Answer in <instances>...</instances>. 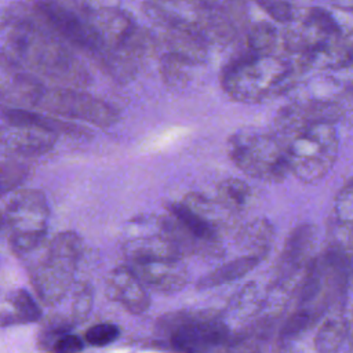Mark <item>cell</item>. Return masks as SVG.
Returning a JSON list of instances; mask_svg holds the SVG:
<instances>
[{
  "mask_svg": "<svg viewBox=\"0 0 353 353\" xmlns=\"http://www.w3.org/2000/svg\"><path fill=\"white\" fill-rule=\"evenodd\" d=\"M36 109L50 114L84 121L97 127H109L119 120L117 110L108 102L72 87H44Z\"/></svg>",
  "mask_w": 353,
  "mask_h": 353,
  "instance_id": "ba28073f",
  "label": "cell"
},
{
  "mask_svg": "<svg viewBox=\"0 0 353 353\" xmlns=\"http://www.w3.org/2000/svg\"><path fill=\"white\" fill-rule=\"evenodd\" d=\"M8 46L17 61L32 73L52 80L62 87L81 88L90 84V74L77 58L51 33L32 25H17Z\"/></svg>",
  "mask_w": 353,
  "mask_h": 353,
  "instance_id": "3957f363",
  "label": "cell"
},
{
  "mask_svg": "<svg viewBox=\"0 0 353 353\" xmlns=\"http://www.w3.org/2000/svg\"><path fill=\"white\" fill-rule=\"evenodd\" d=\"M190 63H188L186 61L178 58L176 55L168 52L165 54V57L161 61V76L163 80L168 84V85H182L186 79H188V73H186V66H189Z\"/></svg>",
  "mask_w": 353,
  "mask_h": 353,
  "instance_id": "4316f807",
  "label": "cell"
},
{
  "mask_svg": "<svg viewBox=\"0 0 353 353\" xmlns=\"http://www.w3.org/2000/svg\"><path fill=\"white\" fill-rule=\"evenodd\" d=\"M120 336V328L112 323H99L90 327L84 334L85 343L97 347H103L113 343Z\"/></svg>",
  "mask_w": 353,
  "mask_h": 353,
  "instance_id": "83f0119b",
  "label": "cell"
},
{
  "mask_svg": "<svg viewBox=\"0 0 353 353\" xmlns=\"http://www.w3.org/2000/svg\"><path fill=\"white\" fill-rule=\"evenodd\" d=\"M301 73L296 59L284 50L268 54L245 50L225 65L221 85L233 101L258 103L290 91Z\"/></svg>",
  "mask_w": 353,
  "mask_h": 353,
  "instance_id": "7a4b0ae2",
  "label": "cell"
},
{
  "mask_svg": "<svg viewBox=\"0 0 353 353\" xmlns=\"http://www.w3.org/2000/svg\"><path fill=\"white\" fill-rule=\"evenodd\" d=\"M44 87L36 74L0 55V101L6 105L34 108Z\"/></svg>",
  "mask_w": 353,
  "mask_h": 353,
  "instance_id": "5bb4252c",
  "label": "cell"
},
{
  "mask_svg": "<svg viewBox=\"0 0 353 353\" xmlns=\"http://www.w3.org/2000/svg\"><path fill=\"white\" fill-rule=\"evenodd\" d=\"M141 232L134 233L123 244L125 256L130 261L154 258H182V252L165 230L161 216H145L134 219Z\"/></svg>",
  "mask_w": 353,
  "mask_h": 353,
  "instance_id": "8fae6325",
  "label": "cell"
},
{
  "mask_svg": "<svg viewBox=\"0 0 353 353\" xmlns=\"http://www.w3.org/2000/svg\"><path fill=\"white\" fill-rule=\"evenodd\" d=\"M145 287L161 292L174 294L188 283V270L182 258H154L130 261L127 265Z\"/></svg>",
  "mask_w": 353,
  "mask_h": 353,
  "instance_id": "7c38bea8",
  "label": "cell"
},
{
  "mask_svg": "<svg viewBox=\"0 0 353 353\" xmlns=\"http://www.w3.org/2000/svg\"><path fill=\"white\" fill-rule=\"evenodd\" d=\"M40 18L61 39L91 54L112 74L116 70V61L106 50L101 37L85 18L79 17L72 10L54 1H40L36 4Z\"/></svg>",
  "mask_w": 353,
  "mask_h": 353,
  "instance_id": "9c48e42d",
  "label": "cell"
},
{
  "mask_svg": "<svg viewBox=\"0 0 353 353\" xmlns=\"http://www.w3.org/2000/svg\"><path fill=\"white\" fill-rule=\"evenodd\" d=\"M58 135L43 128L4 121L0 124V154L30 157L50 152Z\"/></svg>",
  "mask_w": 353,
  "mask_h": 353,
  "instance_id": "4fadbf2b",
  "label": "cell"
},
{
  "mask_svg": "<svg viewBox=\"0 0 353 353\" xmlns=\"http://www.w3.org/2000/svg\"><path fill=\"white\" fill-rule=\"evenodd\" d=\"M317 230L312 223H301L285 240L273 277L272 290L280 295H288L299 285L310 262L314 259Z\"/></svg>",
  "mask_w": 353,
  "mask_h": 353,
  "instance_id": "30bf717a",
  "label": "cell"
},
{
  "mask_svg": "<svg viewBox=\"0 0 353 353\" xmlns=\"http://www.w3.org/2000/svg\"><path fill=\"white\" fill-rule=\"evenodd\" d=\"M274 240V229L272 223L263 218L245 223L237 234V244L244 254L256 255L265 259Z\"/></svg>",
  "mask_w": 353,
  "mask_h": 353,
  "instance_id": "44dd1931",
  "label": "cell"
},
{
  "mask_svg": "<svg viewBox=\"0 0 353 353\" xmlns=\"http://www.w3.org/2000/svg\"><path fill=\"white\" fill-rule=\"evenodd\" d=\"M272 131L283 148L290 174L301 182L316 183L334 167L339 150L335 123L302 117L288 103L276 114Z\"/></svg>",
  "mask_w": 353,
  "mask_h": 353,
  "instance_id": "6da1fadb",
  "label": "cell"
},
{
  "mask_svg": "<svg viewBox=\"0 0 353 353\" xmlns=\"http://www.w3.org/2000/svg\"><path fill=\"white\" fill-rule=\"evenodd\" d=\"M6 229L15 255H29L39 250L47 236L50 207L39 189H18L7 203Z\"/></svg>",
  "mask_w": 353,
  "mask_h": 353,
  "instance_id": "52a82bcc",
  "label": "cell"
},
{
  "mask_svg": "<svg viewBox=\"0 0 353 353\" xmlns=\"http://www.w3.org/2000/svg\"><path fill=\"white\" fill-rule=\"evenodd\" d=\"M228 154L247 176L279 183L290 174L283 148L273 131L243 128L228 139Z\"/></svg>",
  "mask_w": 353,
  "mask_h": 353,
  "instance_id": "8992f818",
  "label": "cell"
},
{
  "mask_svg": "<svg viewBox=\"0 0 353 353\" xmlns=\"http://www.w3.org/2000/svg\"><path fill=\"white\" fill-rule=\"evenodd\" d=\"M157 331L167 336L170 347L179 352H208L226 349L232 331L221 313L208 310H178L157 320Z\"/></svg>",
  "mask_w": 353,
  "mask_h": 353,
  "instance_id": "5b68a950",
  "label": "cell"
},
{
  "mask_svg": "<svg viewBox=\"0 0 353 353\" xmlns=\"http://www.w3.org/2000/svg\"><path fill=\"white\" fill-rule=\"evenodd\" d=\"M0 120L43 128L57 135H69L76 138L91 137V130L84 125H80L77 123H69L54 114L32 112L18 106L0 105Z\"/></svg>",
  "mask_w": 353,
  "mask_h": 353,
  "instance_id": "2e32d148",
  "label": "cell"
},
{
  "mask_svg": "<svg viewBox=\"0 0 353 353\" xmlns=\"http://www.w3.org/2000/svg\"><path fill=\"white\" fill-rule=\"evenodd\" d=\"M218 201L228 211H243L252 200L250 185L239 178H226L216 186Z\"/></svg>",
  "mask_w": 353,
  "mask_h": 353,
  "instance_id": "7402d4cb",
  "label": "cell"
},
{
  "mask_svg": "<svg viewBox=\"0 0 353 353\" xmlns=\"http://www.w3.org/2000/svg\"><path fill=\"white\" fill-rule=\"evenodd\" d=\"M92 307V290L87 283L79 284V287L73 291V298L69 305L68 313H59L65 317L70 324L76 325L85 320Z\"/></svg>",
  "mask_w": 353,
  "mask_h": 353,
  "instance_id": "d4e9b609",
  "label": "cell"
},
{
  "mask_svg": "<svg viewBox=\"0 0 353 353\" xmlns=\"http://www.w3.org/2000/svg\"><path fill=\"white\" fill-rule=\"evenodd\" d=\"M350 335V324L342 309H334L320 324L314 335V350L320 353L339 352Z\"/></svg>",
  "mask_w": 353,
  "mask_h": 353,
  "instance_id": "d6986e66",
  "label": "cell"
},
{
  "mask_svg": "<svg viewBox=\"0 0 353 353\" xmlns=\"http://www.w3.org/2000/svg\"><path fill=\"white\" fill-rule=\"evenodd\" d=\"M281 39L279 37L277 29L265 21L254 23L245 34V50L259 54H268V52H276L280 51Z\"/></svg>",
  "mask_w": 353,
  "mask_h": 353,
  "instance_id": "603a6c76",
  "label": "cell"
},
{
  "mask_svg": "<svg viewBox=\"0 0 353 353\" xmlns=\"http://www.w3.org/2000/svg\"><path fill=\"white\" fill-rule=\"evenodd\" d=\"M262 261L263 259L256 255H251V254L240 255V256L226 262L225 265L211 270L205 276H203L197 281L196 287H197V290H208V288H214L218 285L232 283L234 280L241 279L251 270H254Z\"/></svg>",
  "mask_w": 353,
  "mask_h": 353,
  "instance_id": "ffe728a7",
  "label": "cell"
},
{
  "mask_svg": "<svg viewBox=\"0 0 353 353\" xmlns=\"http://www.w3.org/2000/svg\"><path fill=\"white\" fill-rule=\"evenodd\" d=\"M334 219L339 228H353V176L341 188L332 205Z\"/></svg>",
  "mask_w": 353,
  "mask_h": 353,
  "instance_id": "484cf974",
  "label": "cell"
},
{
  "mask_svg": "<svg viewBox=\"0 0 353 353\" xmlns=\"http://www.w3.org/2000/svg\"><path fill=\"white\" fill-rule=\"evenodd\" d=\"M6 228V218H4V212L0 211V232Z\"/></svg>",
  "mask_w": 353,
  "mask_h": 353,
  "instance_id": "1f68e13d",
  "label": "cell"
},
{
  "mask_svg": "<svg viewBox=\"0 0 353 353\" xmlns=\"http://www.w3.org/2000/svg\"><path fill=\"white\" fill-rule=\"evenodd\" d=\"M30 175V167L15 159L0 160V196L21 188Z\"/></svg>",
  "mask_w": 353,
  "mask_h": 353,
  "instance_id": "cb8c5ba5",
  "label": "cell"
},
{
  "mask_svg": "<svg viewBox=\"0 0 353 353\" xmlns=\"http://www.w3.org/2000/svg\"><path fill=\"white\" fill-rule=\"evenodd\" d=\"M265 296L261 295V291L255 283L247 284L243 290H240L229 302L225 312L221 313L223 321L228 324L233 321L239 324V332L244 327V321L256 317V314L261 312L262 306L265 305ZM234 332V334H236ZM233 334V335H234Z\"/></svg>",
  "mask_w": 353,
  "mask_h": 353,
  "instance_id": "ac0fdd59",
  "label": "cell"
},
{
  "mask_svg": "<svg viewBox=\"0 0 353 353\" xmlns=\"http://www.w3.org/2000/svg\"><path fill=\"white\" fill-rule=\"evenodd\" d=\"M331 6L353 12V0H327Z\"/></svg>",
  "mask_w": 353,
  "mask_h": 353,
  "instance_id": "4dcf8cb0",
  "label": "cell"
},
{
  "mask_svg": "<svg viewBox=\"0 0 353 353\" xmlns=\"http://www.w3.org/2000/svg\"><path fill=\"white\" fill-rule=\"evenodd\" d=\"M83 349H84L83 339L72 332H65L59 335L51 347L52 352H58V353H74Z\"/></svg>",
  "mask_w": 353,
  "mask_h": 353,
  "instance_id": "f546056e",
  "label": "cell"
},
{
  "mask_svg": "<svg viewBox=\"0 0 353 353\" xmlns=\"http://www.w3.org/2000/svg\"><path fill=\"white\" fill-rule=\"evenodd\" d=\"M350 339H352V349H353V324H352V328H350Z\"/></svg>",
  "mask_w": 353,
  "mask_h": 353,
  "instance_id": "d6a6232c",
  "label": "cell"
},
{
  "mask_svg": "<svg viewBox=\"0 0 353 353\" xmlns=\"http://www.w3.org/2000/svg\"><path fill=\"white\" fill-rule=\"evenodd\" d=\"M41 319V309L26 290H14L6 296V306L0 309V327L36 323Z\"/></svg>",
  "mask_w": 353,
  "mask_h": 353,
  "instance_id": "e0dca14e",
  "label": "cell"
},
{
  "mask_svg": "<svg viewBox=\"0 0 353 353\" xmlns=\"http://www.w3.org/2000/svg\"><path fill=\"white\" fill-rule=\"evenodd\" d=\"M106 292L132 314H142L150 306L146 287L128 266L116 268L108 274Z\"/></svg>",
  "mask_w": 353,
  "mask_h": 353,
  "instance_id": "9a60e30c",
  "label": "cell"
},
{
  "mask_svg": "<svg viewBox=\"0 0 353 353\" xmlns=\"http://www.w3.org/2000/svg\"><path fill=\"white\" fill-rule=\"evenodd\" d=\"M258 6L276 22L279 23H290L299 11H296L288 1L285 0H255Z\"/></svg>",
  "mask_w": 353,
  "mask_h": 353,
  "instance_id": "f1b7e54d",
  "label": "cell"
},
{
  "mask_svg": "<svg viewBox=\"0 0 353 353\" xmlns=\"http://www.w3.org/2000/svg\"><path fill=\"white\" fill-rule=\"evenodd\" d=\"M83 241L76 232L66 230L47 243L43 254L29 268V279L34 292L47 306L59 303L73 284Z\"/></svg>",
  "mask_w": 353,
  "mask_h": 353,
  "instance_id": "277c9868",
  "label": "cell"
}]
</instances>
